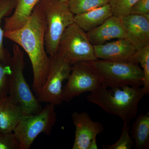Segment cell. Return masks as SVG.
<instances>
[{
    "mask_svg": "<svg viewBox=\"0 0 149 149\" xmlns=\"http://www.w3.org/2000/svg\"><path fill=\"white\" fill-rule=\"evenodd\" d=\"M46 29L45 14L38 3L23 27L13 31H4V37L21 47L29 56L33 70L32 90L35 93L45 82L50 66V58L45 45Z\"/></svg>",
    "mask_w": 149,
    "mask_h": 149,
    "instance_id": "cell-1",
    "label": "cell"
},
{
    "mask_svg": "<svg viewBox=\"0 0 149 149\" xmlns=\"http://www.w3.org/2000/svg\"><path fill=\"white\" fill-rule=\"evenodd\" d=\"M146 95V92L141 87L126 86L108 89L101 86L91 92L87 100L107 113L118 116L123 123H129L138 116L139 102Z\"/></svg>",
    "mask_w": 149,
    "mask_h": 149,
    "instance_id": "cell-2",
    "label": "cell"
},
{
    "mask_svg": "<svg viewBox=\"0 0 149 149\" xmlns=\"http://www.w3.org/2000/svg\"><path fill=\"white\" fill-rule=\"evenodd\" d=\"M91 62L104 88H140L143 85V72L137 63L98 59Z\"/></svg>",
    "mask_w": 149,
    "mask_h": 149,
    "instance_id": "cell-3",
    "label": "cell"
},
{
    "mask_svg": "<svg viewBox=\"0 0 149 149\" xmlns=\"http://www.w3.org/2000/svg\"><path fill=\"white\" fill-rule=\"evenodd\" d=\"M13 51L10 62L11 72L8 76V96L22 107L27 115L36 114L42 108L24 77V52L17 44L13 46Z\"/></svg>",
    "mask_w": 149,
    "mask_h": 149,
    "instance_id": "cell-4",
    "label": "cell"
},
{
    "mask_svg": "<svg viewBox=\"0 0 149 149\" xmlns=\"http://www.w3.org/2000/svg\"><path fill=\"white\" fill-rule=\"evenodd\" d=\"M38 3L45 14V45L46 52L51 56L57 52L59 41L65 29L74 22V15L67 3L60 0H40Z\"/></svg>",
    "mask_w": 149,
    "mask_h": 149,
    "instance_id": "cell-5",
    "label": "cell"
},
{
    "mask_svg": "<svg viewBox=\"0 0 149 149\" xmlns=\"http://www.w3.org/2000/svg\"><path fill=\"white\" fill-rule=\"evenodd\" d=\"M57 52L71 65L80 62H91L97 59L94 53V46L89 41L87 32L74 22L63 33Z\"/></svg>",
    "mask_w": 149,
    "mask_h": 149,
    "instance_id": "cell-6",
    "label": "cell"
},
{
    "mask_svg": "<svg viewBox=\"0 0 149 149\" xmlns=\"http://www.w3.org/2000/svg\"><path fill=\"white\" fill-rule=\"evenodd\" d=\"M55 106L49 104L38 113L28 116L19 123L13 132L20 149H29L41 133L51 135L56 120Z\"/></svg>",
    "mask_w": 149,
    "mask_h": 149,
    "instance_id": "cell-7",
    "label": "cell"
},
{
    "mask_svg": "<svg viewBox=\"0 0 149 149\" xmlns=\"http://www.w3.org/2000/svg\"><path fill=\"white\" fill-rule=\"evenodd\" d=\"M49 57L50 66L47 77L42 87L36 93V97L40 102L58 105L63 102L62 83L69 78L72 65L58 52Z\"/></svg>",
    "mask_w": 149,
    "mask_h": 149,
    "instance_id": "cell-8",
    "label": "cell"
},
{
    "mask_svg": "<svg viewBox=\"0 0 149 149\" xmlns=\"http://www.w3.org/2000/svg\"><path fill=\"white\" fill-rule=\"evenodd\" d=\"M68 80L62 93L63 100L66 102L85 92H93L101 86L91 62H80L72 65Z\"/></svg>",
    "mask_w": 149,
    "mask_h": 149,
    "instance_id": "cell-9",
    "label": "cell"
},
{
    "mask_svg": "<svg viewBox=\"0 0 149 149\" xmlns=\"http://www.w3.org/2000/svg\"><path fill=\"white\" fill-rule=\"evenodd\" d=\"M75 127L72 149H88L93 139L103 132V126L98 121H93L86 111L74 112L71 115Z\"/></svg>",
    "mask_w": 149,
    "mask_h": 149,
    "instance_id": "cell-10",
    "label": "cell"
},
{
    "mask_svg": "<svg viewBox=\"0 0 149 149\" xmlns=\"http://www.w3.org/2000/svg\"><path fill=\"white\" fill-rule=\"evenodd\" d=\"M126 39L136 50L149 45V19L143 15L129 14L121 18Z\"/></svg>",
    "mask_w": 149,
    "mask_h": 149,
    "instance_id": "cell-11",
    "label": "cell"
},
{
    "mask_svg": "<svg viewBox=\"0 0 149 149\" xmlns=\"http://www.w3.org/2000/svg\"><path fill=\"white\" fill-rule=\"evenodd\" d=\"M94 46L96 58L111 61H131L137 51L134 46L126 39H118Z\"/></svg>",
    "mask_w": 149,
    "mask_h": 149,
    "instance_id": "cell-12",
    "label": "cell"
},
{
    "mask_svg": "<svg viewBox=\"0 0 149 149\" xmlns=\"http://www.w3.org/2000/svg\"><path fill=\"white\" fill-rule=\"evenodd\" d=\"M87 35L93 46L102 45L112 39H126L121 18L114 15L108 18L95 29L87 32Z\"/></svg>",
    "mask_w": 149,
    "mask_h": 149,
    "instance_id": "cell-13",
    "label": "cell"
},
{
    "mask_svg": "<svg viewBox=\"0 0 149 149\" xmlns=\"http://www.w3.org/2000/svg\"><path fill=\"white\" fill-rule=\"evenodd\" d=\"M28 116L19 104L8 95L0 100V130L12 133L21 121Z\"/></svg>",
    "mask_w": 149,
    "mask_h": 149,
    "instance_id": "cell-14",
    "label": "cell"
},
{
    "mask_svg": "<svg viewBox=\"0 0 149 149\" xmlns=\"http://www.w3.org/2000/svg\"><path fill=\"white\" fill-rule=\"evenodd\" d=\"M113 15L109 3L85 13L74 15V22L85 32L95 29Z\"/></svg>",
    "mask_w": 149,
    "mask_h": 149,
    "instance_id": "cell-15",
    "label": "cell"
},
{
    "mask_svg": "<svg viewBox=\"0 0 149 149\" xmlns=\"http://www.w3.org/2000/svg\"><path fill=\"white\" fill-rule=\"evenodd\" d=\"M40 0H17L14 13L5 18V31H13L27 23L35 6Z\"/></svg>",
    "mask_w": 149,
    "mask_h": 149,
    "instance_id": "cell-16",
    "label": "cell"
},
{
    "mask_svg": "<svg viewBox=\"0 0 149 149\" xmlns=\"http://www.w3.org/2000/svg\"><path fill=\"white\" fill-rule=\"evenodd\" d=\"M133 122L129 132L135 141V149H148L149 148V111L141 113Z\"/></svg>",
    "mask_w": 149,
    "mask_h": 149,
    "instance_id": "cell-17",
    "label": "cell"
},
{
    "mask_svg": "<svg viewBox=\"0 0 149 149\" xmlns=\"http://www.w3.org/2000/svg\"><path fill=\"white\" fill-rule=\"evenodd\" d=\"M17 2V0H0V61L6 64H9L11 57L3 45L4 30L2 29L1 22L4 17L10 15L14 10Z\"/></svg>",
    "mask_w": 149,
    "mask_h": 149,
    "instance_id": "cell-18",
    "label": "cell"
},
{
    "mask_svg": "<svg viewBox=\"0 0 149 149\" xmlns=\"http://www.w3.org/2000/svg\"><path fill=\"white\" fill-rule=\"evenodd\" d=\"M131 61L141 64L143 72V89L146 95L149 94V45L136 51Z\"/></svg>",
    "mask_w": 149,
    "mask_h": 149,
    "instance_id": "cell-19",
    "label": "cell"
},
{
    "mask_svg": "<svg viewBox=\"0 0 149 149\" xmlns=\"http://www.w3.org/2000/svg\"><path fill=\"white\" fill-rule=\"evenodd\" d=\"M109 2V0H70L68 3L74 15L85 13Z\"/></svg>",
    "mask_w": 149,
    "mask_h": 149,
    "instance_id": "cell-20",
    "label": "cell"
},
{
    "mask_svg": "<svg viewBox=\"0 0 149 149\" xmlns=\"http://www.w3.org/2000/svg\"><path fill=\"white\" fill-rule=\"evenodd\" d=\"M130 126L129 123H123L122 133L120 138L116 143L110 145H104V149H130L134 144V141L129 135Z\"/></svg>",
    "mask_w": 149,
    "mask_h": 149,
    "instance_id": "cell-21",
    "label": "cell"
},
{
    "mask_svg": "<svg viewBox=\"0 0 149 149\" xmlns=\"http://www.w3.org/2000/svg\"><path fill=\"white\" fill-rule=\"evenodd\" d=\"M139 0H109L113 15L122 18L130 14V10Z\"/></svg>",
    "mask_w": 149,
    "mask_h": 149,
    "instance_id": "cell-22",
    "label": "cell"
},
{
    "mask_svg": "<svg viewBox=\"0 0 149 149\" xmlns=\"http://www.w3.org/2000/svg\"><path fill=\"white\" fill-rule=\"evenodd\" d=\"M10 72V63L0 61V100L8 95V76Z\"/></svg>",
    "mask_w": 149,
    "mask_h": 149,
    "instance_id": "cell-23",
    "label": "cell"
},
{
    "mask_svg": "<svg viewBox=\"0 0 149 149\" xmlns=\"http://www.w3.org/2000/svg\"><path fill=\"white\" fill-rule=\"evenodd\" d=\"M0 149H20L19 142L14 133L0 134Z\"/></svg>",
    "mask_w": 149,
    "mask_h": 149,
    "instance_id": "cell-24",
    "label": "cell"
},
{
    "mask_svg": "<svg viewBox=\"0 0 149 149\" xmlns=\"http://www.w3.org/2000/svg\"><path fill=\"white\" fill-rule=\"evenodd\" d=\"M130 14H149V0H139L131 8Z\"/></svg>",
    "mask_w": 149,
    "mask_h": 149,
    "instance_id": "cell-25",
    "label": "cell"
},
{
    "mask_svg": "<svg viewBox=\"0 0 149 149\" xmlns=\"http://www.w3.org/2000/svg\"><path fill=\"white\" fill-rule=\"evenodd\" d=\"M97 141H96V137L92 139L89 144V146L88 149H97Z\"/></svg>",
    "mask_w": 149,
    "mask_h": 149,
    "instance_id": "cell-26",
    "label": "cell"
},
{
    "mask_svg": "<svg viewBox=\"0 0 149 149\" xmlns=\"http://www.w3.org/2000/svg\"><path fill=\"white\" fill-rule=\"evenodd\" d=\"M60 1L63 2L67 3H68L70 0H60Z\"/></svg>",
    "mask_w": 149,
    "mask_h": 149,
    "instance_id": "cell-27",
    "label": "cell"
},
{
    "mask_svg": "<svg viewBox=\"0 0 149 149\" xmlns=\"http://www.w3.org/2000/svg\"><path fill=\"white\" fill-rule=\"evenodd\" d=\"M1 134V130H0V134Z\"/></svg>",
    "mask_w": 149,
    "mask_h": 149,
    "instance_id": "cell-28",
    "label": "cell"
}]
</instances>
